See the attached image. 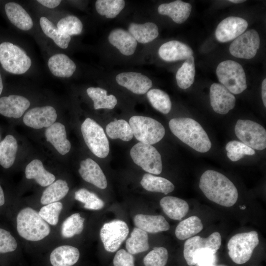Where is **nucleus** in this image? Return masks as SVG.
<instances>
[{
    "instance_id": "f257e3e1",
    "label": "nucleus",
    "mask_w": 266,
    "mask_h": 266,
    "mask_svg": "<svg viewBox=\"0 0 266 266\" xmlns=\"http://www.w3.org/2000/svg\"><path fill=\"white\" fill-rule=\"evenodd\" d=\"M199 187L210 200L220 205L231 207L238 199V191L233 183L223 174L207 170L201 175Z\"/></svg>"
},
{
    "instance_id": "f03ea898",
    "label": "nucleus",
    "mask_w": 266,
    "mask_h": 266,
    "mask_svg": "<svg viewBox=\"0 0 266 266\" xmlns=\"http://www.w3.org/2000/svg\"><path fill=\"white\" fill-rule=\"evenodd\" d=\"M169 127L174 135L196 151L205 153L210 149L212 144L207 133L195 120L187 117L173 118L169 122Z\"/></svg>"
},
{
    "instance_id": "7ed1b4c3",
    "label": "nucleus",
    "mask_w": 266,
    "mask_h": 266,
    "mask_svg": "<svg viewBox=\"0 0 266 266\" xmlns=\"http://www.w3.org/2000/svg\"><path fill=\"white\" fill-rule=\"evenodd\" d=\"M16 222L18 233L29 241H39L50 233L48 224L31 207H25L19 211Z\"/></svg>"
},
{
    "instance_id": "20e7f679",
    "label": "nucleus",
    "mask_w": 266,
    "mask_h": 266,
    "mask_svg": "<svg viewBox=\"0 0 266 266\" xmlns=\"http://www.w3.org/2000/svg\"><path fill=\"white\" fill-rule=\"evenodd\" d=\"M133 135L140 142L154 144L159 142L165 134L163 125L149 117L133 116L129 120Z\"/></svg>"
},
{
    "instance_id": "39448f33",
    "label": "nucleus",
    "mask_w": 266,
    "mask_h": 266,
    "mask_svg": "<svg viewBox=\"0 0 266 266\" xmlns=\"http://www.w3.org/2000/svg\"><path fill=\"white\" fill-rule=\"evenodd\" d=\"M0 63L6 71L21 74L29 69L32 61L23 49L11 42H3L0 44Z\"/></svg>"
},
{
    "instance_id": "423d86ee",
    "label": "nucleus",
    "mask_w": 266,
    "mask_h": 266,
    "mask_svg": "<svg viewBox=\"0 0 266 266\" xmlns=\"http://www.w3.org/2000/svg\"><path fill=\"white\" fill-rule=\"evenodd\" d=\"M216 75L221 84L233 94H239L247 88L246 75L238 63L226 60L221 62L216 68Z\"/></svg>"
},
{
    "instance_id": "0eeeda50",
    "label": "nucleus",
    "mask_w": 266,
    "mask_h": 266,
    "mask_svg": "<svg viewBox=\"0 0 266 266\" xmlns=\"http://www.w3.org/2000/svg\"><path fill=\"white\" fill-rule=\"evenodd\" d=\"M259 243L258 234L256 231L237 233L228 243V254L235 264H244L250 260Z\"/></svg>"
},
{
    "instance_id": "6e6552de",
    "label": "nucleus",
    "mask_w": 266,
    "mask_h": 266,
    "mask_svg": "<svg viewBox=\"0 0 266 266\" xmlns=\"http://www.w3.org/2000/svg\"><path fill=\"white\" fill-rule=\"evenodd\" d=\"M81 131L91 151L98 157L105 158L109 152V144L103 128L95 120L87 118L82 124Z\"/></svg>"
},
{
    "instance_id": "1a4fd4ad",
    "label": "nucleus",
    "mask_w": 266,
    "mask_h": 266,
    "mask_svg": "<svg viewBox=\"0 0 266 266\" xmlns=\"http://www.w3.org/2000/svg\"><path fill=\"white\" fill-rule=\"evenodd\" d=\"M237 137L245 145L258 150L266 147V130L260 124L249 120L239 119L234 127Z\"/></svg>"
},
{
    "instance_id": "9d476101",
    "label": "nucleus",
    "mask_w": 266,
    "mask_h": 266,
    "mask_svg": "<svg viewBox=\"0 0 266 266\" xmlns=\"http://www.w3.org/2000/svg\"><path fill=\"white\" fill-rule=\"evenodd\" d=\"M131 157L134 163L145 171L160 174L163 168L161 156L151 145L137 143L130 150Z\"/></svg>"
},
{
    "instance_id": "9b49d317",
    "label": "nucleus",
    "mask_w": 266,
    "mask_h": 266,
    "mask_svg": "<svg viewBox=\"0 0 266 266\" xmlns=\"http://www.w3.org/2000/svg\"><path fill=\"white\" fill-rule=\"evenodd\" d=\"M129 233L127 224L122 220H115L103 224L100 231V237L104 249L114 252L120 246Z\"/></svg>"
},
{
    "instance_id": "f8f14e48",
    "label": "nucleus",
    "mask_w": 266,
    "mask_h": 266,
    "mask_svg": "<svg viewBox=\"0 0 266 266\" xmlns=\"http://www.w3.org/2000/svg\"><path fill=\"white\" fill-rule=\"evenodd\" d=\"M260 44L259 33L251 29L236 38L231 44L229 51L236 58L249 59L256 55Z\"/></svg>"
},
{
    "instance_id": "ddd939ff",
    "label": "nucleus",
    "mask_w": 266,
    "mask_h": 266,
    "mask_svg": "<svg viewBox=\"0 0 266 266\" xmlns=\"http://www.w3.org/2000/svg\"><path fill=\"white\" fill-rule=\"evenodd\" d=\"M221 244V236L217 232L212 233L206 238L200 236H193L187 239L184 243L183 255L184 259L190 266L195 265L194 261L195 253L199 250L208 248L216 252Z\"/></svg>"
},
{
    "instance_id": "4468645a",
    "label": "nucleus",
    "mask_w": 266,
    "mask_h": 266,
    "mask_svg": "<svg viewBox=\"0 0 266 266\" xmlns=\"http://www.w3.org/2000/svg\"><path fill=\"white\" fill-rule=\"evenodd\" d=\"M247 27L248 23L245 19L238 17H228L217 26L215 36L219 42H227L242 34Z\"/></svg>"
},
{
    "instance_id": "2eb2a0df",
    "label": "nucleus",
    "mask_w": 266,
    "mask_h": 266,
    "mask_svg": "<svg viewBox=\"0 0 266 266\" xmlns=\"http://www.w3.org/2000/svg\"><path fill=\"white\" fill-rule=\"evenodd\" d=\"M209 97L213 110L218 114H226L235 106V97L221 84L214 83L211 85Z\"/></svg>"
},
{
    "instance_id": "dca6fc26",
    "label": "nucleus",
    "mask_w": 266,
    "mask_h": 266,
    "mask_svg": "<svg viewBox=\"0 0 266 266\" xmlns=\"http://www.w3.org/2000/svg\"><path fill=\"white\" fill-rule=\"evenodd\" d=\"M55 109L50 105L36 107L29 110L24 115L23 122L30 127L39 129L48 128L57 119Z\"/></svg>"
},
{
    "instance_id": "f3484780",
    "label": "nucleus",
    "mask_w": 266,
    "mask_h": 266,
    "mask_svg": "<svg viewBox=\"0 0 266 266\" xmlns=\"http://www.w3.org/2000/svg\"><path fill=\"white\" fill-rule=\"evenodd\" d=\"M116 81L120 86L137 95L147 93L153 85L147 76L135 72L120 73L116 76Z\"/></svg>"
},
{
    "instance_id": "a211bd4d",
    "label": "nucleus",
    "mask_w": 266,
    "mask_h": 266,
    "mask_svg": "<svg viewBox=\"0 0 266 266\" xmlns=\"http://www.w3.org/2000/svg\"><path fill=\"white\" fill-rule=\"evenodd\" d=\"M30 106V101L23 96L11 95L0 98V114L5 117L19 118Z\"/></svg>"
},
{
    "instance_id": "6ab92c4d",
    "label": "nucleus",
    "mask_w": 266,
    "mask_h": 266,
    "mask_svg": "<svg viewBox=\"0 0 266 266\" xmlns=\"http://www.w3.org/2000/svg\"><path fill=\"white\" fill-rule=\"evenodd\" d=\"M160 57L166 62L187 60L192 56L193 51L188 45L177 40H171L162 44L159 48Z\"/></svg>"
},
{
    "instance_id": "aec40b11",
    "label": "nucleus",
    "mask_w": 266,
    "mask_h": 266,
    "mask_svg": "<svg viewBox=\"0 0 266 266\" xmlns=\"http://www.w3.org/2000/svg\"><path fill=\"white\" fill-rule=\"evenodd\" d=\"M78 171L85 181L101 189L107 187L105 176L99 165L93 160L87 158L81 161Z\"/></svg>"
},
{
    "instance_id": "412c9836",
    "label": "nucleus",
    "mask_w": 266,
    "mask_h": 266,
    "mask_svg": "<svg viewBox=\"0 0 266 266\" xmlns=\"http://www.w3.org/2000/svg\"><path fill=\"white\" fill-rule=\"evenodd\" d=\"M45 135L46 140L61 155H64L69 151L71 144L66 138L65 127L62 123L55 122L48 127L45 130Z\"/></svg>"
},
{
    "instance_id": "4be33fe9",
    "label": "nucleus",
    "mask_w": 266,
    "mask_h": 266,
    "mask_svg": "<svg viewBox=\"0 0 266 266\" xmlns=\"http://www.w3.org/2000/svg\"><path fill=\"white\" fill-rule=\"evenodd\" d=\"M108 40L121 54L126 56L133 55L137 46V41L133 35L123 29L113 30L108 35Z\"/></svg>"
},
{
    "instance_id": "5701e85b",
    "label": "nucleus",
    "mask_w": 266,
    "mask_h": 266,
    "mask_svg": "<svg viewBox=\"0 0 266 266\" xmlns=\"http://www.w3.org/2000/svg\"><path fill=\"white\" fill-rule=\"evenodd\" d=\"M191 10V4L178 0L161 4L158 8L159 14L170 17L177 24L184 23L189 17Z\"/></svg>"
},
{
    "instance_id": "b1692460",
    "label": "nucleus",
    "mask_w": 266,
    "mask_h": 266,
    "mask_svg": "<svg viewBox=\"0 0 266 266\" xmlns=\"http://www.w3.org/2000/svg\"><path fill=\"white\" fill-rule=\"evenodd\" d=\"M4 8L7 18L16 27L23 31L32 28L33 20L21 5L16 2H9L5 4Z\"/></svg>"
},
{
    "instance_id": "393cba45",
    "label": "nucleus",
    "mask_w": 266,
    "mask_h": 266,
    "mask_svg": "<svg viewBox=\"0 0 266 266\" xmlns=\"http://www.w3.org/2000/svg\"><path fill=\"white\" fill-rule=\"evenodd\" d=\"M133 222L137 228L151 233L166 231L170 227L162 215L137 214L133 218Z\"/></svg>"
},
{
    "instance_id": "a878e982",
    "label": "nucleus",
    "mask_w": 266,
    "mask_h": 266,
    "mask_svg": "<svg viewBox=\"0 0 266 266\" xmlns=\"http://www.w3.org/2000/svg\"><path fill=\"white\" fill-rule=\"evenodd\" d=\"M47 64L51 72L59 77L68 78L71 76L76 68L72 60L67 55L61 53L51 57Z\"/></svg>"
},
{
    "instance_id": "bb28decb",
    "label": "nucleus",
    "mask_w": 266,
    "mask_h": 266,
    "mask_svg": "<svg viewBox=\"0 0 266 266\" xmlns=\"http://www.w3.org/2000/svg\"><path fill=\"white\" fill-rule=\"evenodd\" d=\"M80 256L79 250L70 245H62L56 248L50 256L53 266H72L78 261Z\"/></svg>"
},
{
    "instance_id": "cd10ccee",
    "label": "nucleus",
    "mask_w": 266,
    "mask_h": 266,
    "mask_svg": "<svg viewBox=\"0 0 266 266\" xmlns=\"http://www.w3.org/2000/svg\"><path fill=\"white\" fill-rule=\"evenodd\" d=\"M160 204L165 213L170 219L181 220L189 211V205L184 200L172 196L163 198Z\"/></svg>"
},
{
    "instance_id": "c85d7f7f",
    "label": "nucleus",
    "mask_w": 266,
    "mask_h": 266,
    "mask_svg": "<svg viewBox=\"0 0 266 266\" xmlns=\"http://www.w3.org/2000/svg\"><path fill=\"white\" fill-rule=\"evenodd\" d=\"M25 176L27 179H34L42 187L50 185L56 178L54 175L44 168L41 161L38 159L33 160L26 166Z\"/></svg>"
},
{
    "instance_id": "c756f323",
    "label": "nucleus",
    "mask_w": 266,
    "mask_h": 266,
    "mask_svg": "<svg viewBox=\"0 0 266 266\" xmlns=\"http://www.w3.org/2000/svg\"><path fill=\"white\" fill-rule=\"evenodd\" d=\"M129 32L139 43L150 42L159 35L158 26L154 23L146 22L143 24L132 23L128 28Z\"/></svg>"
},
{
    "instance_id": "7c9ffc66",
    "label": "nucleus",
    "mask_w": 266,
    "mask_h": 266,
    "mask_svg": "<svg viewBox=\"0 0 266 266\" xmlns=\"http://www.w3.org/2000/svg\"><path fill=\"white\" fill-rule=\"evenodd\" d=\"M203 229L201 220L197 216L181 221L177 226L175 234L179 240H186L199 233Z\"/></svg>"
},
{
    "instance_id": "2f4dec72",
    "label": "nucleus",
    "mask_w": 266,
    "mask_h": 266,
    "mask_svg": "<svg viewBox=\"0 0 266 266\" xmlns=\"http://www.w3.org/2000/svg\"><path fill=\"white\" fill-rule=\"evenodd\" d=\"M140 184L147 191L162 193L165 195L172 192L174 189V185L169 180L150 173H146L143 175Z\"/></svg>"
},
{
    "instance_id": "473e14b6",
    "label": "nucleus",
    "mask_w": 266,
    "mask_h": 266,
    "mask_svg": "<svg viewBox=\"0 0 266 266\" xmlns=\"http://www.w3.org/2000/svg\"><path fill=\"white\" fill-rule=\"evenodd\" d=\"M41 28L44 34L51 38L59 47L66 49L71 40L70 36L61 32L57 27L45 17L39 20Z\"/></svg>"
},
{
    "instance_id": "72a5a7b5",
    "label": "nucleus",
    "mask_w": 266,
    "mask_h": 266,
    "mask_svg": "<svg viewBox=\"0 0 266 266\" xmlns=\"http://www.w3.org/2000/svg\"><path fill=\"white\" fill-rule=\"evenodd\" d=\"M18 149L17 140L12 135H7L0 142V165L5 168L14 164Z\"/></svg>"
},
{
    "instance_id": "f704fd0d",
    "label": "nucleus",
    "mask_w": 266,
    "mask_h": 266,
    "mask_svg": "<svg viewBox=\"0 0 266 266\" xmlns=\"http://www.w3.org/2000/svg\"><path fill=\"white\" fill-rule=\"evenodd\" d=\"M69 191L67 182L59 179L49 185L43 192L40 202L42 204H48L58 201L64 198Z\"/></svg>"
},
{
    "instance_id": "c9c22d12",
    "label": "nucleus",
    "mask_w": 266,
    "mask_h": 266,
    "mask_svg": "<svg viewBox=\"0 0 266 266\" xmlns=\"http://www.w3.org/2000/svg\"><path fill=\"white\" fill-rule=\"evenodd\" d=\"M87 93L94 102L95 109H111L117 103V100L114 95L108 96L107 91L100 87H89L87 89Z\"/></svg>"
},
{
    "instance_id": "e433bc0d",
    "label": "nucleus",
    "mask_w": 266,
    "mask_h": 266,
    "mask_svg": "<svg viewBox=\"0 0 266 266\" xmlns=\"http://www.w3.org/2000/svg\"><path fill=\"white\" fill-rule=\"evenodd\" d=\"M126 247L132 255L147 251L149 248L147 233L139 228H134L126 241Z\"/></svg>"
},
{
    "instance_id": "4c0bfd02",
    "label": "nucleus",
    "mask_w": 266,
    "mask_h": 266,
    "mask_svg": "<svg viewBox=\"0 0 266 266\" xmlns=\"http://www.w3.org/2000/svg\"><path fill=\"white\" fill-rule=\"evenodd\" d=\"M106 133L111 139H120L129 141L133 137V133L129 123L125 120H115L106 127Z\"/></svg>"
},
{
    "instance_id": "58836bf2",
    "label": "nucleus",
    "mask_w": 266,
    "mask_h": 266,
    "mask_svg": "<svg viewBox=\"0 0 266 266\" xmlns=\"http://www.w3.org/2000/svg\"><path fill=\"white\" fill-rule=\"evenodd\" d=\"M195 72L194 58L192 56L186 60L176 72V80L179 87L182 89L189 88L194 83Z\"/></svg>"
},
{
    "instance_id": "ea45409f",
    "label": "nucleus",
    "mask_w": 266,
    "mask_h": 266,
    "mask_svg": "<svg viewBox=\"0 0 266 266\" xmlns=\"http://www.w3.org/2000/svg\"><path fill=\"white\" fill-rule=\"evenodd\" d=\"M147 97L152 106L159 112L166 114L171 108V102L169 96L165 92L158 89L149 90Z\"/></svg>"
},
{
    "instance_id": "a19ab883",
    "label": "nucleus",
    "mask_w": 266,
    "mask_h": 266,
    "mask_svg": "<svg viewBox=\"0 0 266 266\" xmlns=\"http://www.w3.org/2000/svg\"><path fill=\"white\" fill-rule=\"evenodd\" d=\"M125 5L123 0H98L95 3L98 13L107 18H114L123 10Z\"/></svg>"
},
{
    "instance_id": "79ce46f5",
    "label": "nucleus",
    "mask_w": 266,
    "mask_h": 266,
    "mask_svg": "<svg viewBox=\"0 0 266 266\" xmlns=\"http://www.w3.org/2000/svg\"><path fill=\"white\" fill-rule=\"evenodd\" d=\"M84 218L76 213L67 217L63 223L61 234L63 237L68 238L81 233L84 228Z\"/></svg>"
},
{
    "instance_id": "37998d69",
    "label": "nucleus",
    "mask_w": 266,
    "mask_h": 266,
    "mask_svg": "<svg viewBox=\"0 0 266 266\" xmlns=\"http://www.w3.org/2000/svg\"><path fill=\"white\" fill-rule=\"evenodd\" d=\"M74 198L84 203V207L88 209L99 210L104 205V202L97 195L84 188L76 191Z\"/></svg>"
},
{
    "instance_id": "c03bdc74",
    "label": "nucleus",
    "mask_w": 266,
    "mask_h": 266,
    "mask_svg": "<svg viewBox=\"0 0 266 266\" xmlns=\"http://www.w3.org/2000/svg\"><path fill=\"white\" fill-rule=\"evenodd\" d=\"M227 157L233 162L237 161L243 158L245 155L255 154V150L243 143L232 140L226 145Z\"/></svg>"
},
{
    "instance_id": "a18cd8bd",
    "label": "nucleus",
    "mask_w": 266,
    "mask_h": 266,
    "mask_svg": "<svg viewBox=\"0 0 266 266\" xmlns=\"http://www.w3.org/2000/svg\"><path fill=\"white\" fill-rule=\"evenodd\" d=\"M57 28L69 36L81 33L83 24L80 20L73 15H69L61 19L57 23Z\"/></svg>"
},
{
    "instance_id": "49530a36",
    "label": "nucleus",
    "mask_w": 266,
    "mask_h": 266,
    "mask_svg": "<svg viewBox=\"0 0 266 266\" xmlns=\"http://www.w3.org/2000/svg\"><path fill=\"white\" fill-rule=\"evenodd\" d=\"M62 209V203L57 201L45 205L38 213L48 224L56 225L58 223L59 216Z\"/></svg>"
},
{
    "instance_id": "de8ad7c7",
    "label": "nucleus",
    "mask_w": 266,
    "mask_h": 266,
    "mask_svg": "<svg viewBox=\"0 0 266 266\" xmlns=\"http://www.w3.org/2000/svg\"><path fill=\"white\" fill-rule=\"evenodd\" d=\"M168 251L163 247H155L144 258L145 266H165L168 259Z\"/></svg>"
},
{
    "instance_id": "09e8293b",
    "label": "nucleus",
    "mask_w": 266,
    "mask_h": 266,
    "mask_svg": "<svg viewBox=\"0 0 266 266\" xmlns=\"http://www.w3.org/2000/svg\"><path fill=\"white\" fill-rule=\"evenodd\" d=\"M215 252L204 248L198 250L194 256V261L198 266H212L217 260Z\"/></svg>"
},
{
    "instance_id": "8fccbe9b",
    "label": "nucleus",
    "mask_w": 266,
    "mask_h": 266,
    "mask_svg": "<svg viewBox=\"0 0 266 266\" xmlns=\"http://www.w3.org/2000/svg\"><path fill=\"white\" fill-rule=\"evenodd\" d=\"M17 243L10 232L0 228V253H6L15 251Z\"/></svg>"
},
{
    "instance_id": "3c124183",
    "label": "nucleus",
    "mask_w": 266,
    "mask_h": 266,
    "mask_svg": "<svg viewBox=\"0 0 266 266\" xmlns=\"http://www.w3.org/2000/svg\"><path fill=\"white\" fill-rule=\"evenodd\" d=\"M114 266H134V257L124 249L118 250L113 259Z\"/></svg>"
},
{
    "instance_id": "603ef678",
    "label": "nucleus",
    "mask_w": 266,
    "mask_h": 266,
    "mask_svg": "<svg viewBox=\"0 0 266 266\" xmlns=\"http://www.w3.org/2000/svg\"><path fill=\"white\" fill-rule=\"evenodd\" d=\"M37 2H39L42 5L50 8H54L58 6L61 0H38Z\"/></svg>"
},
{
    "instance_id": "864d4df0",
    "label": "nucleus",
    "mask_w": 266,
    "mask_h": 266,
    "mask_svg": "<svg viewBox=\"0 0 266 266\" xmlns=\"http://www.w3.org/2000/svg\"><path fill=\"white\" fill-rule=\"evenodd\" d=\"M262 98L265 107H266V79L265 78L262 84Z\"/></svg>"
},
{
    "instance_id": "5fc2aeb1",
    "label": "nucleus",
    "mask_w": 266,
    "mask_h": 266,
    "mask_svg": "<svg viewBox=\"0 0 266 266\" xmlns=\"http://www.w3.org/2000/svg\"><path fill=\"white\" fill-rule=\"evenodd\" d=\"M5 202L4 195L3 190L0 185V206L3 205Z\"/></svg>"
},
{
    "instance_id": "6e6d98bb",
    "label": "nucleus",
    "mask_w": 266,
    "mask_h": 266,
    "mask_svg": "<svg viewBox=\"0 0 266 266\" xmlns=\"http://www.w3.org/2000/svg\"><path fill=\"white\" fill-rule=\"evenodd\" d=\"M2 89H3V84H2L1 76L0 73V95L2 91Z\"/></svg>"
},
{
    "instance_id": "4d7b16f0",
    "label": "nucleus",
    "mask_w": 266,
    "mask_h": 266,
    "mask_svg": "<svg viewBox=\"0 0 266 266\" xmlns=\"http://www.w3.org/2000/svg\"><path fill=\"white\" fill-rule=\"evenodd\" d=\"M229 1L233 2V3H239L243 2L245 1V0H229Z\"/></svg>"
},
{
    "instance_id": "13d9d810",
    "label": "nucleus",
    "mask_w": 266,
    "mask_h": 266,
    "mask_svg": "<svg viewBox=\"0 0 266 266\" xmlns=\"http://www.w3.org/2000/svg\"><path fill=\"white\" fill-rule=\"evenodd\" d=\"M212 266H227L224 265H218L214 264V265H213Z\"/></svg>"
}]
</instances>
